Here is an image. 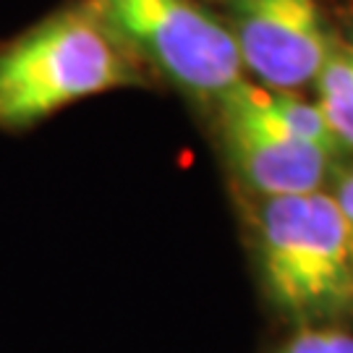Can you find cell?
<instances>
[{
  "label": "cell",
  "mask_w": 353,
  "mask_h": 353,
  "mask_svg": "<svg viewBox=\"0 0 353 353\" xmlns=\"http://www.w3.org/2000/svg\"><path fill=\"white\" fill-rule=\"evenodd\" d=\"M241 212L267 306L290 327H353V246L330 191L241 199Z\"/></svg>",
  "instance_id": "obj_1"
},
{
  "label": "cell",
  "mask_w": 353,
  "mask_h": 353,
  "mask_svg": "<svg viewBox=\"0 0 353 353\" xmlns=\"http://www.w3.org/2000/svg\"><path fill=\"white\" fill-rule=\"evenodd\" d=\"M154 79L92 0H74L0 45V128L26 131L68 105Z\"/></svg>",
  "instance_id": "obj_2"
},
{
  "label": "cell",
  "mask_w": 353,
  "mask_h": 353,
  "mask_svg": "<svg viewBox=\"0 0 353 353\" xmlns=\"http://www.w3.org/2000/svg\"><path fill=\"white\" fill-rule=\"evenodd\" d=\"M204 113L239 199L330 189L343 152L312 97L241 79Z\"/></svg>",
  "instance_id": "obj_3"
},
{
  "label": "cell",
  "mask_w": 353,
  "mask_h": 353,
  "mask_svg": "<svg viewBox=\"0 0 353 353\" xmlns=\"http://www.w3.org/2000/svg\"><path fill=\"white\" fill-rule=\"evenodd\" d=\"M152 79L210 108L243 76L236 45L204 0H92Z\"/></svg>",
  "instance_id": "obj_4"
},
{
  "label": "cell",
  "mask_w": 353,
  "mask_h": 353,
  "mask_svg": "<svg viewBox=\"0 0 353 353\" xmlns=\"http://www.w3.org/2000/svg\"><path fill=\"white\" fill-rule=\"evenodd\" d=\"M236 45L243 76L267 89L306 92L327 50V0H204Z\"/></svg>",
  "instance_id": "obj_5"
},
{
  "label": "cell",
  "mask_w": 353,
  "mask_h": 353,
  "mask_svg": "<svg viewBox=\"0 0 353 353\" xmlns=\"http://www.w3.org/2000/svg\"><path fill=\"white\" fill-rule=\"evenodd\" d=\"M312 92L343 154H353V11L332 13L327 50Z\"/></svg>",
  "instance_id": "obj_6"
},
{
  "label": "cell",
  "mask_w": 353,
  "mask_h": 353,
  "mask_svg": "<svg viewBox=\"0 0 353 353\" xmlns=\"http://www.w3.org/2000/svg\"><path fill=\"white\" fill-rule=\"evenodd\" d=\"M267 353H353V327L299 325Z\"/></svg>",
  "instance_id": "obj_7"
},
{
  "label": "cell",
  "mask_w": 353,
  "mask_h": 353,
  "mask_svg": "<svg viewBox=\"0 0 353 353\" xmlns=\"http://www.w3.org/2000/svg\"><path fill=\"white\" fill-rule=\"evenodd\" d=\"M330 196L335 199L353 246V154H343L330 181Z\"/></svg>",
  "instance_id": "obj_8"
}]
</instances>
